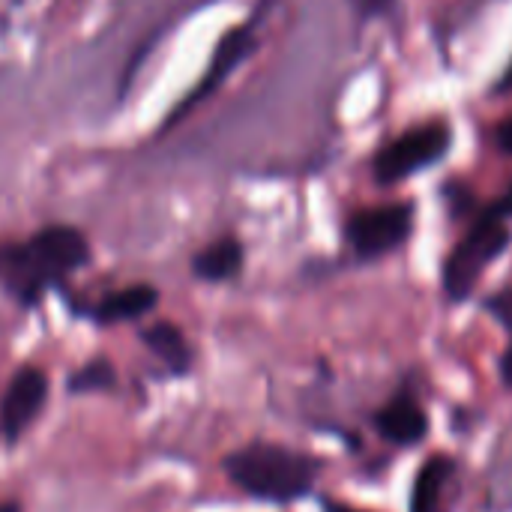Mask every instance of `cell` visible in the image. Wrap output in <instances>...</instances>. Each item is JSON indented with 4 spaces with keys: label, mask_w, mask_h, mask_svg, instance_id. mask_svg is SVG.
<instances>
[{
    "label": "cell",
    "mask_w": 512,
    "mask_h": 512,
    "mask_svg": "<svg viewBox=\"0 0 512 512\" xmlns=\"http://www.w3.org/2000/svg\"><path fill=\"white\" fill-rule=\"evenodd\" d=\"M222 468L240 492L267 504L303 501L321 474V462L315 456L264 441L228 453Z\"/></svg>",
    "instance_id": "1"
},
{
    "label": "cell",
    "mask_w": 512,
    "mask_h": 512,
    "mask_svg": "<svg viewBox=\"0 0 512 512\" xmlns=\"http://www.w3.org/2000/svg\"><path fill=\"white\" fill-rule=\"evenodd\" d=\"M90 258V246L81 231L69 225H51L33 234L27 243L12 246L3 261V282L18 303H36L45 288L57 285Z\"/></svg>",
    "instance_id": "2"
},
{
    "label": "cell",
    "mask_w": 512,
    "mask_h": 512,
    "mask_svg": "<svg viewBox=\"0 0 512 512\" xmlns=\"http://www.w3.org/2000/svg\"><path fill=\"white\" fill-rule=\"evenodd\" d=\"M512 234L507 228V219L498 216L492 207H486L474 225L468 228V234L456 243V249L450 252V258L444 261V294L453 303H462L474 294L480 276L486 273V267L501 258L510 246Z\"/></svg>",
    "instance_id": "3"
},
{
    "label": "cell",
    "mask_w": 512,
    "mask_h": 512,
    "mask_svg": "<svg viewBox=\"0 0 512 512\" xmlns=\"http://www.w3.org/2000/svg\"><path fill=\"white\" fill-rule=\"evenodd\" d=\"M450 141H453V132L441 120L402 132L399 138L387 141L378 150V156L372 162L375 180L387 186V183H399V180L435 165L438 159L447 156Z\"/></svg>",
    "instance_id": "4"
},
{
    "label": "cell",
    "mask_w": 512,
    "mask_h": 512,
    "mask_svg": "<svg viewBox=\"0 0 512 512\" xmlns=\"http://www.w3.org/2000/svg\"><path fill=\"white\" fill-rule=\"evenodd\" d=\"M414 228V207L411 204H384L357 210L348 225L345 237L360 261H375L399 249Z\"/></svg>",
    "instance_id": "5"
},
{
    "label": "cell",
    "mask_w": 512,
    "mask_h": 512,
    "mask_svg": "<svg viewBox=\"0 0 512 512\" xmlns=\"http://www.w3.org/2000/svg\"><path fill=\"white\" fill-rule=\"evenodd\" d=\"M48 402V378L36 366H21L0 399V441L15 444Z\"/></svg>",
    "instance_id": "6"
},
{
    "label": "cell",
    "mask_w": 512,
    "mask_h": 512,
    "mask_svg": "<svg viewBox=\"0 0 512 512\" xmlns=\"http://www.w3.org/2000/svg\"><path fill=\"white\" fill-rule=\"evenodd\" d=\"M255 51V21H246V24H240L237 30H231L222 42H219V48H216V54H213V60H210V66H207V72H204V78L195 84V90L171 111V120H168V126H174L189 108H195L201 99H207L249 54Z\"/></svg>",
    "instance_id": "7"
},
{
    "label": "cell",
    "mask_w": 512,
    "mask_h": 512,
    "mask_svg": "<svg viewBox=\"0 0 512 512\" xmlns=\"http://www.w3.org/2000/svg\"><path fill=\"white\" fill-rule=\"evenodd\" d=\"M372 426L393 447H417L429 435V414L414 396L399 393L381 411H375Z\"/></svg>",
    "instance_id": "8"
},
{
    "label": "cell",
    "mask_w": 512,
    "mask_h": 512,
    "mask_svg": "<svg viewBox=\"0 0 512 512\" xmlns=\"http://www.w3.org/2000/svg\"><path fill=\"white\" fill-rule=\"evenodd\" d=\"M453 480H456V462L450 456L426 459L411 486V512H447Z\"/></svg>",
    "instance_id": "9"
},
{
    "label": "cell",
    "mask_w": 512,
    "mask_h": 512,
    "mask_svg": "<svg viewBox=\"0 0 512 512\" xmlns=\"http://www.w3.org/2000/svg\"><path fill=\"white\" fill-rule=\"evenodd\" d=\"M141 342L150 348V354H156L168 372L174 375H186L189 366H192V348L183 336V330L171 321H156L150 327L141 330Z\"/></svg>",
    "instance_id": "10"
},
{
    "label": "cell",
    "mask_w": 512,
    "mask_h": 512,
    "mask_svg": "<svg viewBox=\"0 0 512 512\" xmlns=\"http://www.w3.org/2000/svg\"><path fill=\"white\" fill-rule=\"evenodd\" d=\"M159 303V294L153 285H132V288H123V291H114L108 294L96 309H93V318L99 324H120V321H135V318H144L147 312H153Z\"/></svg>",
    "instance_id": "11"
},
{
    "label": "cell",
    "mask_w": 512,
    "mask_h": 512,
    "mask_svg": "<svg viewBox=\"0 0 512 512\" xmlns=\"http://www.w3.org/2000/svg\"><path fill=\"white\" fill-rule=\"evenodd\" d=\"M192 270L204 282H225L243 270V246L234 237H222L192 258Z\"/></svg>",
    "instance_id": "12"
},
{
    "label": "cell",
    "mask_w": 512,
    "mask_h": 512,
    "mask_svg": "<svg viewBox=\"0 0 512 512\" xmlns=\"http://www.w3.org/2000/svg\"><path fill=\"white\" fill-rule=\"evenodd\" d=\"M117 384V372L111 366V360L105 357H93L90 363H84L81 369H75L66 381L69 393L81 396V393H99V390H111Z\"/></svg>",
    "instance_id": "13"
},
{
    "label": "cell",
    "mask_w": 512,
    "mask_h": 512,
    "mask_svg": "<svg viewBox=\"0 0 512 512\" xmlns=\"http://www.w3.org/2000/svg\"><path fill=\"white\" fill-rule=\"evenodd\" d=\"M486 312L512 336V288H501L486 300Z\"/></svg>",
    "instance_id": "14"
},
{
    "label": "cell",
    "mask_w": 512,
    "mask_h": 512,
    "mask_svg": "<svg viewBox=\"0 0 512 512\" xmlns=\"http://www.w3.org/2000/svg\"><path fill=\"white\" fill-rule=\"evenodd\" d=\"M444 198H447V204H450L453 219H462V216L471 213V207H474L471 189H465V186H459V183H450V186L444 189Z\"/></svg>",
    "instance_id": "15"
},
{
    "label": "cell",
    "mask_w": 512,
    "mask_h": 512,
    "mask_svg": "<svg viewBox=\"0 0 512 512\" xmlns=\"http://www.w3.org/2000/svg\"><path fill=\"white\" fill-rule=\"evenodd\" d=\"M354 6V12L360 18H375V15H384L396 6V0H348Z\"/></svg>",
    "instance_id": "16"
},
{
    "label": "cell",
    "mask_w": 512,
    "mask_h": 512,
    "mask_svg": "<svg viewBox=\"0 0 512 512\" xmlns=\"http://www.w3.org/2000/svg\"><path fill=\"white\" fill-rule=\"evenodd\" d=\"M495 141H498V147H501L504 153H512V117L510 120H504V123L498 126V132H495Z\"/></svg>",
    "instance_id": "17"
},
{
    "label": "cell",
    "mask_w": 512,
    "mask_h": 512,
    "mask_svg": "<svg viewBox=\"0 0 512 512\" xmlns=\"http://www.w3.org/2000/svg\"><path fill=\"white\" fill-rule=\"evenodd\" d=\"M492 210H495L498 216L510 219V216H512V186H510V189H507V195H504L501 201H495V204H492Z\"/></svg>",
    "instance_id": "18"
},
{
    "label": "cell",
    "mask_w": 512,
    "mask_h": 512,
    "mask_svg": "<svg viewBox=\"0 0 512 512\" xmlns=\"http://www.w3.org/2000/svg\"><path fill=\"white\" fill-rule=\"evenodd\" d=\"M501 378H504V384L512 390V342L510 348L504 351V357H501Z\"/></svg>",
    "instance_id": "19"
},
{
    "label": "cell",
    "mask_w": 512,
    "mask_h": 512,
    "mask_svg": "<svg viewBox=\"0 0 512 512\" xmlns=\"http://www.w3.org/2000/svg\"><path fill=\"white\" fill-rule=\"evenodd\" d=\"M321 510L324 512H369V510H357V507H348V504H339V501H330V498L321 504Z\"/></svg>",
    "instance_id": "20"
},
{
    "label": "cell",
    "mask_w": 512,
    "mask_h": 512,
    "mask_svg": "<svg viewBox=\"0 0 512 512\" xmlns=\"http://www.w3.org/2000/svg\"><path fill=\"white\" fill-rule=\"evenodd\" d=\"M498 90L504 93V90H512V60L510 66H507V72H504V78H501V84H498Z\"/></svg>",
    "instance_id": "21"
},
{
    "label": "cell",
    "mask_w": 512,
    "mask_h": 512,
    "mask_svg": "<svg viewBox=\"0 0 512 512\" xmlns=\"http://www.w3.org/2000/svg\"><path fill=\"white\" fill-rule=\"evenodd\" d=\"M0 512H21V507L15 501H9V504H0Z\"/></svg>",
    "instance_id": "22"
}]
</instances>
